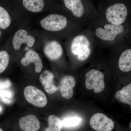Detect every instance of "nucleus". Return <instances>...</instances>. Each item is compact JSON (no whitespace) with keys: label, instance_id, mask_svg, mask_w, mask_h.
<instances>
[{"label":"nucleus","instance_id":"nucleus-1","mask_svg":"<svg viewBox=\"0 0 131 131\" xmlns=\"http://www.w3.org/2000/svg\"><path fill=\"white\" fill-rule=\"evenodd\" d=\"M71 50L80 61L86 60L91 54L90 43L88 38L84 35L76 37L71 43Z\"/></svg>","mask_w":131,"mask_h":131},{"label":"nucleus","instance_id":"nucleus-2","mask_svg":"<svg viewBox=\"0 0 131 131\" xmlns=\"http://www.w3.org/2000/svg\"><path fill=\"white\" fill-rule=\"evenodd\" d=\"M128 10L126 6L122 3H118L110 6L106 11V18L112 25H119L126 19Z\"/></svg>","mask_w":131,"mask_h":131},{"label":"nucleus","instance_id":"nucleus-3","mask_svg":"<svg viewBox=\"0 0 131 131\" xmlns=\"http://www.w3.org/2000/svg\"><path fill=\"white\" fill-rule=\"evenodd\" d=\"M42 28L46 30L57 31L64 29L68 24L65 16L61 15L52 14L42 19L40 21Z\"/></svg>","mask_w":131,"mask_h":131},{"label":"nucleus","instance_id":"nucleus-4","mask_svg":"<svg viewBox=\"0 0 131 131\" xmlns=\"http://www.w3.org/2000/svg\"><path fill=\"white\" fill-rule=\"evenodd\" d=\"M85 85L87 89H94L96 93H101L105 88L104 75L102 72L95 69L91 70L86 74Z\"/></svg>","mask_w":131,"mask_h":131},{"label":"nucleus","instance_id":"nucleus-5","mask_svg":"<svg viewBox=\"0 0 131 131\" xmlns=\"http://www.w3.org/2000/svg\"><path fill=\"white\" fill-rule=\"evenodd\" d=\"M24 94L27 101L35 106L43 107L47 105L46 95L36 87L32 86L26 87L24 89Z\"/></svg>","mask_w":131,"mask_h":131},{"label":"nucleus","instance_id":"nucleus-6","mask_svg":"<svg viewBox=\"0 0 131 131\" xmlns=\"http://www.w3.org/2000/svg\"><path fill=\"white\" fill-rule=\"evenodd\" d=\"M90 124L93 129L97 131H111L114 126L112 120L101 113L93 115L90 120Z\"/></svg>","mask_w":131,"mask_h":131},{"label":"nucleus","instance_id":"nucleus-7","mask_svg":"<svg viewBox=\"0 0 131 131\" xmlns=\"http://www.w3.org/2000/svg\"><path fill=\"white\" fill-rule=\"evenodd\" d=\"M124 31V27L121 25L106 24L104 26L103 28H97L95 30V34L101 40L113 41L115 40L117 35L121 34Z\"/></svg>","mask_w":131,"mask_h":131},{"label":"nucleus","instance_id":"nucleus-8","mask_svg":"<svg viewBox=\"0 0 131 131\" xmlns=\"http://www.w3.org/2000/svg\"><path fill=\"white\" fill-rule=\"evenodd\" d=\"M35 38L32 35H28V33L25 30L20 29L14 34L12 39L13 48L15 50H18L21 47V45L26 43L30 47H32L35 43Z\"/></svg>","mask_w":131,"mask_h":131},{"label":"nucleus","instance_id":"nucleus-9","mask_svg":"<svg viewBox=\"0 0 131 131\" xmlns=\"http://www.w3.org/2000/svg\"><path fill=\"white\" fill-rule=\"evenodd\" d=\"M76 84L74 78L66 75L62 78L60 82V91L61 95L66 99H70L73 95V88Z\"/></svg>","mask_w":131,"mask_h":131},{"label":"nucleus","instance_id":"nucleus-10","mask_svg":"<svg viewBox=\"0 0 131 131\" xmlns=\"http://www.w3.org/2000/svg\"><path fill=\"white\" fill-rule=\"evenodd\" d=\"M19 125L24 131H37L40 126L39 120L35 115L32 114L21 117L19 120Z\"/></svg>","mask_w":131,"mask_h":131},{"label":"nucleus","instance_id":"nucleus-11","mask_svg":"<svg viewBox=\"0 0 131 131\" xmlns=\"http://www.w3.org/2000/svg\"><path fill=\"white\" fill-rule=\"evenodd\" d=\"M44 52L48 58L54 61L62 56L63 49L59 43L54 40L47 42L44 48Z\"/></svg>","mask_w":131,"mask_h":131},{"label":"nucleus","instance_id":"nucleus-12","mask_svg":"<svg viewBox=\"0 0 131 131\" xmlns=\"http://www.w3.org/2000/svg\"><path fill=\"white\" fill-rule=\"evenodd\" d=\"M22 65L27 66L30 63H34L35 65V70L37 73L41 72L43 67V63L39 55L34 51H28L21 60Z\"/></svg>","mask_w":131,"mask_h":131},{"label":"nucleus","instance_id":"nucleus-13","mask_svg":"<svg viewBox=\"0 0 131 131\" xmlns=\"http://www.w3.org/2000/svg\"><path fill=\"white\" fill-rule=\"evenodd\" d=\"M54 77L53 74L48 70L45 71L39 77L40 83L46 91L50 94L56 93L58 89L54 83Z\"/></svg>","mask_w":131,"mask_h":131},{"label":"nucleus","instance_id":"nucleus-14","mask_svg":"<svg viewBox=\"0 0 131 131\" xmlns=\"http://www.w3.org/2000/svg\"><path fill=\"white\" fill-rule=\"evenodd\" d=\"M65 6L77 18H81L84 13V7L81 0H64Z\"/></svg>","mask_w":131,"mask_h":131},{"label":"nucleus","instance_id":"nucleus-15","mask_svg":"<svg viewBox=\"0 0 131 131\" xmlns=\"http://www.w3.org/2000/svg\"><path fill=\"white\" fill-rule=\"evenodd\" d=\"M0 1V29L6 30L11 25L12 17L8 9Z\"/></svg>","mask_w":131,"mask_h":131},{"label":"nucleus","instance_id":"nucleus-16","mask_svg":"<svg viewBox=\"0 0 131 131\" xmlns=\"http://www.w3.org/2000/svg\"><path fill=\"white\" fill-rule=\"evenodd\" d=\"M118 66L123 72L131 71V49H127L122 52L119 59Z\"/></svg>","mask_w":131,"mask_h":131},{"label":"nucleus","instance_id":"nucleus-17","mask_svg":"<svg viewBox=\"0 0 131 131\" xmlns=\"http://www.w3.org/2000/svg\"><path fill=\"white\" fill-rule=\"evenodd\" d=\"M115 97L121 103L129 105L131 107V83L117 91Z\"/></svg>","mask_w":131,"mask_h":131},{"label":"nucleus","instance_id":"nucleus-18","mask_svg":"<svg viewBox=\"0 0 131 131\" xmlns=\"http://www.w3.org/2000/svg\"><path fill=\"white\" fill-rule=\"evenodd\" d=\"M23 6L26 9L33 13H39L45 7L44 0H22Z\"/></svg>","mask_w":131,"mask_h":131},{"label":"nucleus","instance_id":"nucleus-19","mask_svg":"<svg viewBox=\"0 0 131 131\" xmlns=\"http://www.w3.org/2000/svg\"><path fill=\"white\" fill-rule=\"evenodd\" d=\"M48 127L46 131H61L62 127V121L57 116L51 115L48 119Z\"/></svg>","mask_w":131,"mask_h":131},{"label":"nucleus","instance_id":"nucleus-20","mask_svg":"<svg viewBox=\"0 0 131 131\" xmlns=\"http://www.w3.org/2000/svg\"><path fill=\"white\" fill-rule=\"evenodd\" d=\"M10 60V56L6 49L0 50V74H2L7 69Z\"/></svg>","mask_w":131,"mask_h":131},{"label":"nucleus","instance_id":"nucleus-21","mask_svg":"<svg viewBox=\"0 0 131 131\" xmlns=\"http://www.w3.org/2000/svg\"><path fill=\"white\" fill-rule=\"evenodd\" d=\"M82 119L78 116H74L65 118L62 121L63 126L66 127H75L82 122Z\"/></svg>","mask_w":131,"mask_h":131},{"label":"nucleus","instance_id":"nucleus-22","mask_svg":"<svg viewBox=\"0 0 131 131\" xmlns=\"http://www.w3.org/2000/svg\"><path fill=\"white\" fill-rule=\"evenodd\" d=\"M12 93L7 91H0V98L1 100L6 103H9L12 101Z\"/></svg>","mask_w":131,"mask_h":131},{"label":"nucleus","instance_id":"nucleus-23","mask_svg":"<svg viewBox=\"0 0 131 131\" xmlns=\"http://www.w3.org/2000/svg\"><path fill=\"white\" fill-rule=\"evenodd\" d=\"M10 85H11V83L9 81H7L3 82L0 84V89H2L3 88H6V87L9 86Z\"/></svg>","mask_w":131,"mask_h":131},{"label":"nucleus","instance_id":"nucleus-24","mask_svg":"<svg viewBox=\"0 0 131 131\" xmlns=\"http://www.w3.org/2000/svg\"><path fill=\"white\" fill-rule=\"evenodd\" d=\"M2 35V32L1 30L0 29V39L1 38Z\"/></svg>","mask_w":131,"mask_h":131},{"label":"nucleus","instance_id":"nucleus-25","mask_svg":"<svg viewBox=\"0 0 131 131\" xmlns=\"http://www.w3.org/2000/svg\"><path fill=\"white\" fill-rule=\"evenodd\" d=\"M0 131H4V130L2 128L0 127Z\"/></svg>","mask_w":131,"mask_h":131},{"label":"nucleus","instance_id":"nucleus-26","mask_svg":"<svg viewBox=\"0 0 131 131\" xmlns=\"http://www.w3.org/2000/svg\"><path fill=\"white\" fill-rule=\"evenodd\" d=\"M1 107H0V112H1Z\"/></svg>","mask_w":131,"mask_h":131},{"label":"nucleus","instance_id":"nucleus-27","mask_svg":"<svg viewBox=\"0 0 131 131\" xmlns=\"http://www.w3.org/2000/svg\"><path fill=\"white\" fill-rule=\"evenodd\" d=\"M130 128H131V122L130 123Z\"/></svg>","mask_w":131,"mask_h":131}]
</instances>
